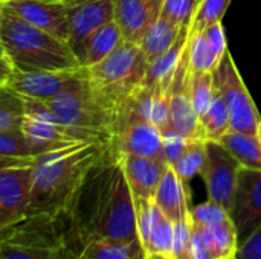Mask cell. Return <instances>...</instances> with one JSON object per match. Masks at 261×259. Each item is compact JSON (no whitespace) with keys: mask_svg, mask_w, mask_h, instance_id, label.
I'll use <instances>...</instances> for the list:
<instances>
[{"mask_svg":"<svg viewBox=\"0 0 261 259\" xmlns=\"http://www.w3.org/2000/svg\"><path fill=\"white\" fill-rule=\"evenodd\" d=\"M141 255L147 253L139 240H92L84 246L80 259H133Z\"/></svg>","mask_w":261,"mask_h":259,"instance_id":"d4e9b609","label":"cell"},{"mask_svg":"<svg viewBox=\"0 0 261 259\" xmlns=\"http://www.w3.org/2000/svg\"><path fill=\"white\" fill-rule=\"evenodd\" d=\"M133 259H147V255H141V256H136V258Z\"/></svg>","mask_w":261,"mask_h":259,"instance_id":"f6af8a7d","label":"cell"},{"mask_svg":"<svg viewBox=\"0 0 261 259\" xmlns=\"http://www.w3.org/2000/svg\"><path fill=\"white\" fill-rule=\"evenodd\" d=\"M5 3H6V0H0V23H2V15H3V9H5Z\"/></svg>","mask_w":261,"mask_h":259,"instance_id":"ee69618b","label":"cell"},{"mask_svg":"<svg viewBox=\"0 0 261 259\" xmlns=\"http://www.w3.org/2000/svg\"><path fill=\"white\" fill-rule=\"evenodd\" d=\"M216 82L223 95L229 113V130L257 134L261 119L229 50L225 52L219 67L216 69Z\"/></svg>","mask_w":261,"mask_h":259,"instance_id":"52a82bcc","label":"cell"},{"mask_svg":"<svg viewBox=\"0 0 261 259\" xmlns=\"http://www.w3.org/2000/svg\"><path fill=\"white\" fill-rule=\"evenodd\" d=\"M170 96H171V81L161 82L153 87L150 122L161 131V134L173 128L171 111H170Z\"/></svg>","mask_w":261,"mask_h":259,"instance_id":"f546056e","label":"cell"},{"mask_svg":"<svg viewBox=\"0 0 261 259\" xmlns=\"http://www.w3.org/2000/svg\"><path fill=\"white\" fill-rule=\"evenodd\" d=\"M228 259H236V255H234V256H231V258H228Z\"/></svg>","mask_w":261,"mask_h":259,"instance_id":"f907efd6","label":"cell"},{"mask_svg":"<svg viewBox=\"0 0 261 259\" xmlns=\"http://www.w3.org/2000/svg\"><path fill=\"white\" fill-rule=\"evenodd\" d=\"M205 32V35L208 37L210 43L213 44V47L216 49L219 58L222 60L225 52L228 50V44H226V37H225V31H223V26H222V21L219 23H214L205 29H202Z\"/></svg>","mask_w":261,"mask_h":259,"instance_id":"60d3db41","label":"cell"},{"mask_svg":"<svg viewBox=\"0 0 261 259\" xmlns=\"http://www.w3.org/2000/svg\"><path fill=\"white\" fill-rule=\"evenodd\" d=\"M147 259H165V258H161V256H147Z\"/></svg>","mask_w":261,"mask_h":259,"instance_id":"bcb514c9","label":"cell"},{"mask_svg":"<svg viewBox=\"0 0 261 259\" xmlns=\"http://www.w3.org/2000/svg\"><path fill=\"white\" fill-rule=\"evenodd\" d=\"M164 0H113L115 23L122 40L139 44L147 29L161 17Z\"/></svg>","mask_w":261,"mask_h":259,"instance_id":"e0dca14e","label":"cell"},{"mask_svg":"<svg viewBox=\"0 0 261 259\" xmlns=\"http://www.w3.org/2000/svg\"><path fill=\"white\" fill-rule=\"evenodd\" d=\"M121 163L135 200H153L158 185L168 168L162 160L121 153Z\"/></svg>","mask_w":261,"mask_h":259,"instance_id":"d6986e66","label":"cell"},{"mask_svg":"<svg viewBox=\"0 0 261 259\" xmlns=\"http://www.w3.org/2000/svg\"><path fill=\"white\" fill-rule=\"evenodd\" d=\"M173 246V221H170L165 215L154 226L147 246L144 247L147 256H161L170 259Z\"/></svg>","mask_w":261,"mask_h":259,"instance_id":"d6a6232c","label":"cell"},{"mask_svg":"<svg viewBox=\"0 0 261 259\" xmlns=\"http://www.w3.org/2000/svg\"><path fill=\"white\" fill-rule=\"evenodd\" d=\"M109 145L78 142L34 157L31 203L26 214L64 209L90 166Z\"/></svg>","mask_w":261,"mask_h":259,"instance_id":"3957f363","label":"cell"},{"mask_svg":"<svg viewBox=\"0 0 261 259\" xmlns=\"http://www.w3.org/2000/svg\"><path fill=\"white\" fill-rule=\"evenodd\" d=\"M228 218H231L229 212L223 206H220L219 203H214L211 200L190 209V220L200 226H214Z\"/></svg>","mask_w":261,"mask_h":259,"instance_id":"74e56055","label":"cell"},{"mask_svg":"<svg viewBox=\"0 0 261 259\" xmlns=\"http://www.w3.org/2000/svg\"><path fill=\"white\" fill-rule=\"evenodd\" d=\"M187 55L191 72H216L222 61L203 31L190 32Z\"/></svg>","mask_w":261,"mask_h":259,"instance_id":"484cf974","label":"cell"},{"mask_svg":"<svg viewBox=\"0 0 261 259\" xmlns=\"http://www.w3.org/2000/svg\"><path fill=\"white\" fill-rule=\"evenodd\" d=\"M112 143L121 153L165 162L162 154V134L150 121L139 119L124 124L116 131Z\"/></svg>","mask_w":261,"mask_h":259,"instance_id":"ac0fdd59","label":"cell"},{"mask_svg":"<svg viewBox=\"0 0 261 259\" xmlns=\"http://www.w3.org/2000/svg\"><path fill=\"white\" fill-rule=\"evenodd\" d=\"M24 99L5 82L0 84V130L18 128L23 116Z\"/></svg>","mask_w":261,"mask_h":259,"instance_id":"4dcf8cb0","label":"cell"},{"mask_svg":"<svg viewBox=\"0 0 261 259\" xmlns=\"http://www.w3.org/2000/svg\"><path fill=\"white\" fill-rule=\"evenodd\" d=\"M170 259H193V234L190 215L173 223V246Z\"/></svg>","mask_w":261,"mask_h":259,"instance_id":"8d00e7d4","label":"cell"},{"mask_svg":"<svg viewBox=\"0 0 261 259\" xmlns=\"http://www.w3.org/2000/svg\"><path fill=\"white\" fill-rule=\"evenodd\" d=\"M0 156L17 159H34V150L18 128L0 130Z\"/></svg>","mask_w":261,"mask_h":259,"instance_id":"836d02e7","label":"cell"},{"mask_svg":"<svg viewBox=\"0 0 261 259\" xmlns=\"http://www.w3.org/2000/svg\"><path fill=\"white\" fill-rule=\"evenodd\" d=\"M47 105L76 142H113L116 113L96 96L87 79L86 69L73 84L50 99Z\"/></svg>","mask_w":261,"mask_h":259,"instance_id":"5b68a950","label":"cell"},{"mask_svg":"<svg viewBox=\"0 0 261 259\" xmlns=\"http://www.w3.org/2000/svg\"><path fill=\"white\" fill-rule=\"evenodd\" d=\"M200 130L205 140H219L229 130V113L217 82L211 104L200 119Z\"/></svg>","mask_w":261,"mask_h":259,"instance_id":"4316f807","label":"cell"},{"mask_svg":"<svg viewBox=\"0 0 261 259\" xmlns=\"http://www.w3.org/2000/svg\"><path fill=\"white\" fill-rule=\"evenodd\" d=\"M191 234L193 259H228L239 249L237 231L231 218L214 226H200L191 221Z\"/></svg>","mask_w":261,"mask_h":259,"instance_id":"2e32d148","label":"cell"},{"mask_svg":"<svg viewBox=\"0 0 261 259\" xmlns=\"http://www.w3.org/2000/svg\"><path fill=\"white\" fill-rule=\"evenodd\" d=\"M148 61L136 43L124 41L99 63L84 67L96 96L116 113L145 78Z\"/></svg>","mask_w":261,"mask_h":259,"instance_id":"8992f818","label":"cell"},{"mask_svg":"<svg viewBox=\"0 0 261 259\" xmlns=\"http://www.w3.org/2000/svg\"><path fill=\"white\" fill-rule=\"evenodd\" d=\"M11 69H12V66H11L9 60L6 56H0V82L6 81V78L11 73Z\"/></svg>","mask_w":261,"mask_h":259,"instance_id":"7bdbcfd3","label":"cell"},{"mask_svg":"<svg viewBox=\"0 0 261 259\" xmlns=\"http://www.w3.org/2000/svg\"><path fill=\"white\" fill-rule=\"evenodd\" d=\"M0 84H2V82H0Z\"/></svg>","mask_w":261,"mask_h":259,"instance_id":"db71d44e","label":"cell"},{"mask_svg":"<svg viewBox=\"0 0 261 259\" xmlns=\"http://www.w3.org/2000/svg\"><path fill=\"white\" fill-rule=\"evenodd\" d=\"M0 259H5V258H3V255H2V253H0Z\"/></svg>","mask_w":261,"mask_h":259,"instance_id":"816d5d0a","label":"cell"},{"mask_svg":"<svg viewBox=\"0 0 261 259\" xmlns=\"http://www.w3.org/2000/svg\"><path fill=\"white\" fill-rule=\"evenodd\" d=\"M0 56H5V52H3V49H2V44H0Z\"/></svg>","mask_w":261,"mask_h":259,"instance_id":"c3c4849f","label":"cell"},{"mask_svg":"<svg viewBox=\"0 0 261 259\" xmlns=\"http://www.w3.org/2000/svg\"><path fill=\"white\" fill-rule=\"evenodd\" d=\"M216 89V72H191L190 70V95L199 119L206 113Z\"/></svg>","mask_w":261,"mask_h":259,"instance_id":"f1b7e54d","label":"cell"},{"mask_svg":"<svg viewBox=\"0 0 261 259\" xmlns=\"http://www.w3.org/2000/svg\"><path fill=\"white\" fill-rule=\"evenodd\" d=\"M84 246L66 209L24 214L0 227L5 259H80Z\"/></svg>","mask_w":261,"mask_h":259,"instance_id":"7a4b0ae2","label":"cell"},{"mask_svg":"<svg viewBox=\"0 0 261 259\" xmlns=\"http://www.w3.org/2000/svg\"><path fill=\"white\" fill-rule=\"evenodd\" d=\"M184 27L171 23L170 20L159 17L144 34V37L139 41V47L142 49L147 61L150 63L156 56L162 55L165 50H168L177 37L180 35Z\"/></svg>","mask_w":261,"mask_h":259,"instance_id":"cb8c5ba5","label":"cell"},{"mask_svg":"<svg viewBox=\"0 0 261 259\" xmlns=\"http://www.w3.org/2000/svg\"><path fill=\"white\" fill-rule=\"evenodd\" d=\"M200 2L202 0H164L161 17L180 27L191 26Z\"/></svg>","mask_w":261,"mask_h":259,"instance_id":"d590c367","label":"cell"},{"mask_svg":"<svg viewBox=\"0 0 261 259\" xmlns=\"http://www.w3.org/2000/svg\"><path fill=\"white\" fill-rule=\"evenodd\" d=\"M188 142H190V137L184 136L174 128H170L168 131L162 133V154L168 166H173L177 162V159L185 151Z\"/></svg>","mask_w":261,"mask_h":259,"instance_id":"f35d334b","label":"cell"},{"mask_svg":"<svg viewBox=\"0 0 261 259\" xmlns=\"http://www.w3.org/2000/svg\"><path fill=\"white\" fill-rule=\"evenodd\" d=\"M5 6L29 24L67 43V9L63 2L6 0Z\"/></svg>","mask_w":261,"mask_h":259,"instance_id":"9a60e30c","label":"cell"},{"mask_svg":"<svg viewBox=\"0 0 261 259\" xmlns=\"http://www.w3.org/2000/svg\"><path fill=\"white\" fill-rule=\"evenodd\" d=\"M170 111H171V125L174 130L182 133L190 139L202 137L200 119L194 110L191 95H190V64L187 47L179 61V66L174 72L171 81V96H170Z\"/></svg>","mask_w":261,"mask_h":259,"instance_id":"5bb4252c","label":"cell"},{"mask_svg":"<svg viewBox=\"0 0 261 259\" xmlns=\"http://www.w3.org/2000/svg\"><path fill=\"white\" fill-rule=\"evenodd\" d=\"M190 27L191 26H185L180 32V35L177 37V40L174 41V44L165 50L162 55L156 56L154 60H151L147 66V73L144 78L142 85L145 87H154L161 82H168L173 81L174 72L179 66V61L184 55V50L187 47L188 43V37H190Z\"/></svg>","mask_w":261,"mask_h":259,"instance_id":"44dd1931","label":"cell"},{"mask_svg":"<svg viewBox=\"0 0 261 259\" xmlns=\"http://www.w3.org/2000/svg\"><path fill=\"white\" fill-rule=\"evenodd\" d=\"M84 72V67L66 70H32L23 72L11 69L5 84L24 98H34L49 102L70 84H73Z\"/></svg>","mask_w":261,"mask_h":259,"instance_id":"7c38bea8","label":"cell"},{"mask_svg":"<svg viewBox=\"0 0 261 259\" xmlns=\"http://www.w3.org/2000/svg\"><path fill=\"white\" fill-rule=\"evenodd\" d=\"M43 2H66V0H43Z\"/></svg>","mask_w":261,"mask_h":259,"instance_id":"681fc988","label":"cell"},{"mask_svg":"<svg viewBox=\"0 0 261 259\" xmlns=\"http://www.w3.org/2000/svg\"><path fill=\"white\" fill-rule=\"evenodd\" d=\"M236 259H261V226L239 246Z\"/></svg>","mask_w":261,"mask_h":259,"instance_id":"ab89813d","label":"cell"},{"mask_svg":"<svg viewBox=\"0 0 261 259\" xmlns=\"http://www.w3.org/2000/svg\"><path fill=\"white\" fill-rule=\"evenodd\" d=\"M245 168L261 169V140L257 134L228 130L219 140Z\"/></svg>","mask_w":261,"mask_h":259,"instance_id":"603a6c76","label":"cell"},{"mask_svg":"<svg viewBox=\"0 0 261 259\" xmlns=\"http://www.w3.org/2000/svg\"><path fill=\"white\" fill-rule=\"evenodd\" d=\"M34 159H17V157H3L0 156V169L8 168V166H14V165H24V163H31Z\"/></svg>","mask_w":261,"mask_h":259,"instance_id":"b9f144b4","label":"cell"},{"mask_svg":"<svg viewBox=\"0 0 261 259\" xmlns=\"http://www.w3.org/2000/svg\"><path fill=\"white\" fill-rule=\"evenodd\" d=\"M32 162L0 169V220L3 226L18 220L29 209Z\"/></svg>","mask_w":261,"mask_h":259,"instance_id":"4fadbf2b","label":"cell"},{"mask_svg":"<svg viewBox=\"0 0 261 259\" xmlns=\"http://www.w3.org/2000/svg\"><path fill=\"white\" fill-rule=\"evenodd\" d=\"M135 209H136L138 238H139L142 247H145L154 226L159 223V220L164 217V214L154 205L153 200H135Z\"/></svg>","mask_w":261,"mask_h":259,"instance_id":"1f68e13d","label":"cell"},{"mask_svg":"<svg viewBox=\"0 0 261 259\" xmlns=\"http://www.w3.org/2000/svg\"><path fill=\"white\" fill-rule=\"evenodd\" d=\"M23 116L20 122V130L28 139L29 145L34 150L35 157L38 154L58 150L72 143H78L66 128L57 121L50 111L47 102L24 98Z\"/></svg>","mask_w":261,"mask_h":259,"instance_id":"ba28073f","label":"cell"},{"mask_svg":"<svg viewBox=\"0 0 261 259\" xmlns=\"http://www.w3.org/2000/svg\"><path fill=\"white\" fill-rule=\"evenodd\" d=\"M239 246L261 226V169L242 166L229 208Z\"/></svg>","mask_w":261,"mask_h":259,"instance_id":"30bf717a","label":"cell"},{"mask_svg":"<svg viewBox=\"0 0 261 259\" xmlns=\"http://www.w3.org/2000/svg\"><path fill=\"white\" fill-rule=\"evenodd\" d=\"M64 209L86 244L92 240H139L135 198L113 143L90 166Z\"/></svg>","mask_w":261,"mask_h":259,"instance_id":"6da1fadb","label":"cell"},{"mask_svg":"<svg viewBox=\"0 0 261 259\" xmlns=\"http://www.w3.org/2000/svg\"><path fill=\"white\" fill-rule=\"evenodd\" d=\"M2 226H3V223H2V220H0V227H2Z\"/></svg>","mask_w":261,"mask_h":259,"instance_id":"f5cc1de1","label":"cell"},{"mask_svg":"<svg viewBox=\"0 0 261 259\" xmlns=\"http://www.w3.org/2000/svg\"><path fill=\"white\" fill-rule=\"evenodd\" d=\"M242 165L217 140H206V159L200 177L205 182L208 200L219 203L228 212L232 203L237 176Z\"/></svg>","mask_w":261,"mask_h":259,"instance_id":"9c48e42d","label":"cell"},{"mask_svg":"<svg viewBox=\"0 0 261 259\" xmlns=\"http://www.w3.org/2000/svg\"><path fill=\"white\" fill-rule=\"evenodd\" d=\"M257 136L260 137V140H261V124H260V127H258V133H257Z\"/></svg>","mask_w":261,"mask_h":259,"instance_id":"7dc6e473","label":"cell"},{"mask_svg":"<svg viewBox=\"0 0 261 259\" xmlns=\"http://www.w3.org/2000/svg\"><path fill=\"white\" fill-rule=\"evenodd\" d=\"M153 202L161 209V212L173 223L184 220L190 215L187 186L182 183V180L177 177L171 166L165 169L158 185Z\"/></svg>","mask_w":261,"mask_h":259,"instance_id":"ffe728a7","label":"cell"},{"mask_svg":"<svg viewBox=\"0 0 261 259\" xmlns=\"http://www.w3.org/2000/svg\"><path fill=\"white\" fill-rule=\"evenodd\" d=\"M122 43V35L118 24L113 21L99 27L84 44L78 63L81 67H90L101 60H104L109 53H112Z\"/></svg>","mask_w":261,"mask_h":259,"instance_id":"7402d4cb","label":"cell"},{"mask_svg":"<svg viewBox=\"0 0 261 259\" xmlns=\"http://www.w3.org/2000/svg\"><path fill=\"white\" fill-rule=\"evenodd\" d=\"M205 159H206V140L200 137L190 139L185 151L171 168L182 180V183L188 186V183L196 176H200L205 165Z\"/></svg>","mask_w":261,"mask_h":259,"instance_id":"83f0119b","label":"cell"},{"mask_svg":"<svg viewBox=\"0 0 261 259\" xmlns=\"http://www.w3.org/2000/svg\"><path fill=\"white\" fill-rule=\"evenodd\" d=\"M69 38L73 55L80 56L86 41L104 24L115 20L113 0H66Z\"/></svg>","mask_w":261,"mask_h":259,"instance_id":"8fae6325","label":"cell"},{"mask_svg":"<svg viewBox=\"0 0 261 259\" xmlns=\"http://www.w3.org/2000/svg\"><path fill=\"white\" fill-rule=\"evenodd\" d=\"M0 44L12 69L66 70L81 67L69 44L29 24L5 6L0 23Z\"/></svg>","mask_w":261,"mask_h":259,"instance_id":"277c9868","label":"cell"},{"mask_svg":"<svg viewBox=\"0 0 261 259\" xmlns=\"http://www.w3.org/2000/svg\"><path fill=\"white\" fill-rule=\"evenodd\" d=\"M231 0H202L193 18L190 32H199L214 23L222 21Z\"/></svg>","mask_w":261,"mask_h":259,"instance_id":"e575fe53","label":"cell"}]
</instances>
